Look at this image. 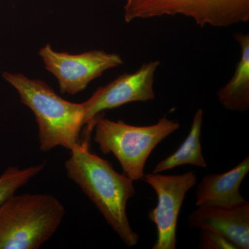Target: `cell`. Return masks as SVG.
Listing matches in <instances>:
<instances>
[{
  "instance_id": "6da1fadb",
  "label": "cell",
  "mask_w": 249,
  "mask_h": 249,
  "mask_svg": "<svg viewBox=\"0 0 249 249\" xmlns=\"http://www.w3.org/2000/svg\"><path fill=\"white\" fill-rule=\"evenodd\" d=\"M71 151L65 163L67 177L92 201L124 245L133 247L139 235L131 227L127 204L136 193L134 181L117 173L110 162L89 151V136Z\"/></svg>"
},
{
  "instance_id": "7a4b0ae2",
  "label": "cell",
  "mask_w": 249,
  "mask_h": 249,
  "mask_svg": "<svg viewBox=\"0 0 249 249\" xmlns=\"http://www.w3.org/2000/svg\"><path fill=\"white\" fill-rule=\"evenodd\" d=\"M2 76L16 90L21 102L34 113L41 151L48 152L57 147L71 151L79 146L80 130L84 125L83 103L63 99L43 80L7 71Z\"/></svg>"
},
{
  "instance_id": "3957f363",
  "label": "cell",
  "mask_w": 249,
  "mask_h": 249,
  "mask_svg": "<svg viewBox=\"0 0 249 249\" xmlns=\"http://www.w3.org/2000/svg\"><path fill=\"white\" fill-rule=\"evenodd\" d=\"M65 209L49 194L18 195L0 206V249H37L54 235Z\"/></svg>"
},
{
  "instance_id": "277c9868",
  "label": "cell",
  "mask_w": 249,
  "mask_h": 249,
  "mask_svg": "<svg viewBox=\"0 0 249 249\" xmlns=\"http://www.w3.org/2000/svg\"><path fill=\"white\" fill-rule=\"evenodd\" d=\"M179 127L178 122L166 116L152 125L135 126L99 116L93 127V141L103 154L114 155L124 175L133 181H139L154 149Z\"/></svg>"
},
{
  "instance_id": "5b68a950",
  "label": "cell",
  "mask_w": 249,
  "mask_h": 249,
  "mask_svg": "<svg viewBox=\"0 0 249 249\" xmlns=\"http://www.w3.org/2000/svg\"><path fill=\"white\" fill-rule=\"evenodd\" d=\"M181 15L201 27H225L249 19V0H125L124 19Z\"/></svg>"
},
{
  "instance_id": "8992f818",
  "label": "cell",
  "mask_w": 249,
  "mask_h": 249,
  "mask_svg": "<svg viewBox=\"0 0 249 249\" xmlns=\"http://www.w3.org/2000/svg\"><path fill=\"white\" fill-rule=\"evenodd\" d=\"M39 54L46 70L58 80L61 93L71 95L81 92L105 71L124 63L116 53L93 50L70 54L56 52L49 44L40 49Z\"/></svg>"
},
{
  "instance_id": "52a82bcc",
  "label": "cell",
  "mask_w": 249,
  "mask_h": 249,
  "mask_svg": "<svg viewBox=\"0 0 249 249\" xmlns=\"http://www.w3.org/2000/svg\"><path fill=\"white\" fill-rule=\"evenodd\" d=\"M142 180L153 188L157 196V206L147 217L157 229L153 249H175L178 214L186 193L196 185L194 172L183 175L144 174Z\"/></svg>"
},
{
  "instance_id": "ba28073f",
  "label": "cell",
  "mask_w": 249,
  "mask_h": 249,
  "mask_svg": "<svg viewBox=\"0 0 249 249\" xmlns=\"http://www.w3.org/2000/svg\"><path fill=\"white\" fill-rule=\"evenodd\" d=\"M160 61L143 63L132 73H124L106 86L98 88L83 103L84 125L96 120L100 113L120 107L127 103L147 102L155 98L154 81Z\"/></svg>"
},
{
  "instance_id": "9c48e42d",
  "label": "cell",
  "mask_w": 249,
  "mask_h": 249,
  "mask_svg": "<svg viewBox=\"0 0 249 249\" xmlns=\"http://www.w3.org/2000/svg\"><path fill=\"white\" fill-rule=\"evenodd\" d=\"M191 229H211L231 241L237 249H249V202L232 207L200 206L187 220Z\"/></svg>"
},
{
  "instance_id": "30bf717a",
  "label": "cell",
  "mask_w": 249,
  "mask_h": 249,
  "mask_svg": "<svg viewBox=\"0 0 249 249\" xmlns=\"http://www.w3.org/2000/svg\"><path fill=\"white\" fill-rule=\"evenodd\" d=\"M249 172V157H246L231 170L206 175L198 185L196 206L232 207L247 200L240 193V186Z\"/></svg>"
},
{
  "instance_id": "8fae6325",
  "label": "cell",
  "mask_w": 249,
  "mask_h": 249,
  "mask_svg": "<svg viewBox=\"0 0 249 249\" xmlns=\"http://www.w3.org/2000/svg\"><path fill=\"white\" fill-rule=\"evenodd\" d=\"M235 38L240 45V60L231 79L218 91L217 97L225 109L246 112L249 109V36L240 33Z\"/></svg>"
},
{
  "instance_id": "7c38bea8",
  "label": "cell",
  "mask_w": 249,
  "mask_h": 249,
  "mask_svg": "<svg viewBox=\"0 0 249 249\" xmlns=\"http://www.w3.org/2000/svg\"><path fill=\"white\" fill-rule=\"evenodd\" d=\"M203 116L204 111L198 109L193 118L189 134L184 142L176 151L157 163L152 173H163L181 165H191L203 168L207 167L200 142Z\"/></svg>"
},
{
  "instance_id": "4fadbf2b",
  "label": "cell",
  "mask_w": 249,
  "mask_h": 249,
  "mask_svg": "<svg viewBox=\"0 0 249 249\" xmlns=\"http://www.w3.org/2000/svg\"><path fill=\"white\" fill-rule=\"evenodd\" d=\"M45 167V163H42L24 168L16 166L6 168L0 176V206L39 175Z\"/></svg>"
},
{
  "instance_id": "5bb4252c",
  "label": "cell",
  "mask_w": 249,
  "mask_h": 249,
  "mask_svg": "<svg viewBox=\"0 0 249 249\" xmlns=\"http://www.w3.org/2000/svg\"><path fill=\"white\" fill-rule=\"evenodd\" d=\"M199 245L200 249H237L230 240L219 232L211 229H200Z\"/></svg>"
}]
</instances>
